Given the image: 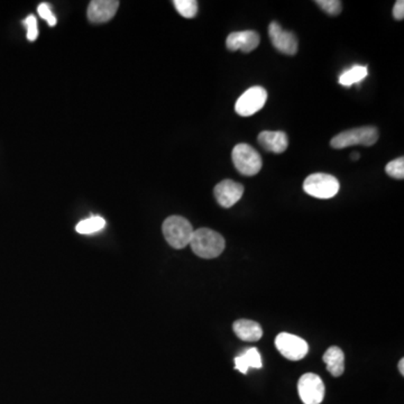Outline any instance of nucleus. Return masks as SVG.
<instances>
[{
	"label": "nucleus",
	"mask_w": 404,
	"mask_h": 404,
	"mask_svg": "<svg viewBox=\"0 0 404 404\" xmlns=\"http://www.w3.org/2000/svg\"><path fill=\"white\" fill-rule=\"evenodd\" d=\"M190 246L195 255L201 259H216L224 252L225 239L220 234L209 228L195 230Z\"/></svg>",
	"instance_id": "obj_1"
},
{
	"label": "nucleus",
	"mask_w": 404,
	"mask_h": 404,
	"mask_svg": "<svg viewBox=\"0 0 404 404\" xmlns=\"http://www.w3.org/2000/svg\"><path fill=\"white\" fill-rule=\"evenodd\" d=\"M163 235L172 248L182 250L190 245L195 230L188 219L181 216H171L164 220Z\"/></svg>",
	"instance_id": "obj_2"
},
{
	"label": "nucleus",
	"mask_w": 404,
	"mask_h": 404,
	"mask_svg": "<svg viewBox=\"0 0 404 404\" xmlns=\"http://www.w3.org/2000/svg\"><path fill=\"white\" fill-rule=\"evenodd\" d=\"M378 140V129L372 126H365L343 131L332 138L330 145L334 149L343 150L354 145L372 146Z\"/></svg>",
	"instance_id": "obj_3"
},
{
	"label": "nucleus",
	"mask_w": 404,
	"mask_h": 404,
	"mask_svg": "<svg viewBox=\"0 0 404 404\" xmlns=\"http://www.w3.org/2000/svg\"><path fill=\"white\" fill-rule=\"evenodd\" d=\"M234 165L241 175L246 177H253L257 175L262 169V157L259 152L248 144H239L234 147L233 153Z\"/></svg>",
	"instance_id": "obj_4"
},
{
	"label": "nucleus",
	"mask_w": 404,
	"mask_h": 404,
	"mask_svg": "<svg viewBox=\"0 0 404 404\" xmlns=\"http://www.w3.org/2000/svg\"><path fill=\"white\" fill-rule=\"evenodd\" d=\"M303 190L314 198H334L339 191V181L332 175L314 173L305 179Z\"/></svg>",
	"instance_id": "obj_5"
},
{
	"label": "nucleus",
	"mask_w": 404,
	"mask_h": 404,
	"mask_svg": "<svg viewBox=\"0 0 404 404\" xmlns=\"http://www.w3.org/2000/svg\"><path fill=\"white\" fill-rule=\"evenodd\" d=\"M268 100V91L255 86L245 91L236 102L235 111L239 116L248 117L256 114L264 107Z\"/></svg>",
	"instance_id": "obj_6"
},
{
	"label": "nucleus",
	"mask_w": 404,
	"mask_h": 404,
	"mask_svg": "<svg viewBox=\"0 0 404 404\" xmlns=\"http://www.w3.org/2000/svg\"><path fill=\"white\" fill-rule=\"evenodd\" d=\"M298 391L301 401L305 404H320L325 398V384L314 373H305L300 378Z\"/></svg>",
	"instance_id": "obj_7"
},
{
	"label": "nucleus",
	"mask_w": 404,
	"mask_h": 404,
	"mask_svg": "<svg viewBox=\"0 0 404 404\" xmlns=\"http://www.w3.org/2000/svg\"><path fill=\"white\" fill-rule=\"evenodd\" d=\"M275 346L283 357L288 358L290 361H300L309 352V345L305 339L288 332L277 334Z\"/></svg>",
	"instance_id": "obj_8"
},
{
	"label": "nucleus",
	"mask_w": 404,
	"mask_h": 404,
	"mask_svg": "<svg viewBox=\"0 0 404 404\" xmlns=\"http://www.w3.org/2000/svg\"><path fill=\"white\" fill-rule=\"evenodd\" d=\"M268 35L273 47L286 56H296L298 52V38L293 33L284 31L277 22H272L268 26Z\"/></svg>",
	"instance_id": "obj_9"
},
{
	"label": "nucleus",
	"mask_w": 404,
	"mask_h": 404,
	"mask_svg": "<svg viewBox=\"0 0 404 404\" xmlns=\"http://www.w3.org/2000/svg\"><path fill=\"white\" fill-rule=\"evenodd\" d=\"M213 195L223 208H230L241 200L244 195V186L233 180L221 181L215 186Z\"/></svg>",
	"instance_id": "obj_10"
},
{
	"label": "nucleus",
	"mask_w": 404,
	"mask_h": 404,
	"mask_svg": "<svg viewBox=\"0 0 404 404\" xmlns=\"http://www.w3.org/2000/svg\"><path fill=\"white\" fill-rule=\"evenodd\" d=\"M118 7L117 0H93L88 7V18L91 23H106L114 17Z\"/></svg>",
	"instance_id": "obj_11"
},
{
	"label": "nucleus",
	"mask_w": 404,
	"mask_h": 404,
	"mask_svg": "<svg viewBox=\"0 0 404 404\" xmlns=\"http://www.w3.org/2000/svg\"><path fill=\"white\" fill-rule=\"evenodd\" d=\"M228 50H241L244 53H250L255 50L259 45V35L255 31H241L229 34L226 41Z\"/></svg>",
	"instance_id": "obj_12"
},
{
	"label": "nucleus",
	"mask_w": 404,
	"mask_h": 404,
	"mask_svg": "<svg viewBox=\"0 0 404 404\" xmlns=\"http://www.w3.org/2000/svg\"><path fill=\"white\" fill-rule=\"evenodd\" d=\"M257 140L263 149L275 154L286 151L289 146L288 136L284 131H262Z\"/></svg>",
	"instance_id": "obj_13"
},
{
	"label": "nucleus",
	"mask_w": 404,
	"mask_h": 404,
	"mask_svg": "<svg viewBox=\"0 0 404 404\" xmlns=\"http://www.w3.org/2000/svg\"><path fill=\"white\" fill-rule=\"evenodd\" d=\"M234 332L236 336L244 341H257L262 338L263 329L259 323L253 320H236L233 325Z\"/></svg>",
	"instance_id": "obj_14"
},
{
	"label": "nucleus",
	"mask_w": 404,
	"mask_h": 404,
	"mask_svg": "<svg viewBox=\"0 0 404 404\" xmlns=\"http://www.w3.org/2000/svg\"><path fill=\"white\" fill-rule=\"evenodd\" d=\"M262 357L259 349L255 347L246 349L243 354L235 358V369L243 374H248L250 369H262Z\"/></svg>",
	"instance_id": "obj_15"
},
{
	"label": "nucleus",
	"mask_w": 404,
	"mask_h": 404,
	"mask_svg": "<svg viewBox=\"0 0 404 404\" xmlns=\"http://www.w3.org/2000/svg\"><path fill=\"white\" fill-rule=\"evenodd\" d=\"M323 362L329 373L334 378L343 375L345 371V355L339 347L332 346L323 354Z\"/></svg>",
	"instance_id": "obj_16"
},
{
	"label": "nucleus",
	"mask_w": 404,
	"mask_h": 404,
	"mask_svg": "<svg viewBox=\"0 0 404 404\" xmlns=\"http://www.w3.org/2000/svg\"><path fill=\"white\" fill-rule=\"evenodd\" d=\"M367 76V67L363 65H354L349 70L341 73L339 76V83L344 87H350L363 81Z\"/></svg>",
	"instance_id": "obj_17"
},
{
	"label": "nucleus",
	"mask_w": 404,
	"mask_h": 404,
	"mask_svg": "<svg viewBox=\"0 0 404 404\" xmlns=\"http://www.w3.org/2000/svg\"><path fill=\"white\" fill-rule=\"evenodd\" d=\"M105 226V219L102 218L99 216H93V217H90V218L80 221V223L76 225V230L79 234L90 235V234L97 233V232L104 229Z\"/></svg>",
	"instance_id": "obj_18"
},
{
	"label": "nucleus",
	"mask_w": 404,
	"mask_h": 404,
	"mask_svg": "<svg viewBox=\"0 0 404 404\" xmlns=\"http://www.w3.org/2000/svg\"><path fill=\"white\" fill-rule=\"evenodd\" d=\"M175 9L184 18H193L198 13V3L195 0H175Z\"/></svg>",
	"instance_id": "obj_19"
},
{
	"label": "nucleus",
	"mask_w": 404,
	"mask_h": 404,
	"mask_svg": "<svg viewBox=\"0 0 404 404\" xmlns=\"http://www.w3.org/2000/svg\"><path fill=\"white\" fill-rule=\"evenodd\" d=\"M387 175L398 179V180H403L404 179V159L403 157H398L396 160L391 161L390 163H387L385 168Z\"/></svg>",
	"instance_id": "obj_20"
},
{
	"label": "nucleus",
	"mask_w": 404,
	"mask_h": 404,
	"mask_svg": "<svg viewBox=\"0 0 404 404\" xmlns=\"http://www.w3.org/2000/svg\"><path fill=\"white\" fill-rule=\"evenodd\" d=\"M316 3L320 8L323 9V12L332 15V16H337V15L341 14V9H343L341 1L339 0H317Z\"/></svg>",
	"instance_id": "obj_21"
},
{
	"label": "nucleus",
	"mask_w": 404,
	"mask_h": 404,
	"mask_svg": "<svg viewBox=\"0 0 404 404\" xmlns=\"http://www.w3.org/2000/svg\"><path fill=\"white\" fill-rule=\"evenodd\" d=\"M27 29V38L29 41H35L38 36V21L34 15H29V17L23 22Z\"/></svg>",
	"instance_id": "obj_22"
},
{
	"label": "nucleus",
	"mask_w": 404,
	"mask_h": 404,
	"mask_svg": "<svg viewBox=\"0 0 404 404\" xmlns=\"http://www.w3.org/2000/svg\"><path fill=\"white\" fill-rule=\"evenodd\" d=\"M38 15L43 18L44 21H47L50 26H54V25H56V16L53 15L52 10H51V7L49 6V3H41V5L38 7Z\"/></svg>",
	"instance_id": "obj_23"
},
{
	"label": "nucleus",
	"mask_w": 404,
	"mask_h": 404,
	"mask_svg": "<svg viewBox=\"0 0 404 404\" xmlns=\"http://www.w3.org/2000/svg\"><path fill=\"white\" fill-rule=\"evenodd\" d=\"M393 16L398 21H402L404 18V1L403 0H398L396 5L393 7Z\"/></svg>",
	"instance_id": "obj_24"
},
{
	"label": "nucleus",
	"mask_w": 404,
	"mask_h": 404,
	"mask_svg": "<svg viewBox=\"0 0 404 404\" xmlns=\"http://www.w3.org/2000/svg\"><path fill=\"white\" fill-rule=\"evenodd\" d=\"M398 371L404 375V358H401V361L398 362Z\"/></svg>",
	"instance_id": "obj_25"
},
{
	"label": "nucleus",
	"mask_w": 404,
	"mask_h": 404,
	"mask_svg": "<svg viewBox=\"0 0 404 404\" xmlns=\"http://www.w3.org/2000/svg\"><path fill=\"white\" fill-rule=\"evenodd\" d=\"M359 159V154L358 153H352V160L357 161Z\"/></svg>",
	"instance_id": "obj_26"
}]
</instances>
